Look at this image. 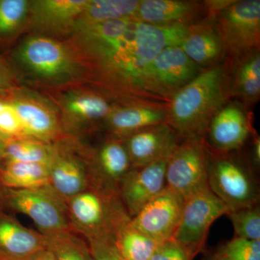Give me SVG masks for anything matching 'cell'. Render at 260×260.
<instances>
[{"label": "cell", "mask_w": 260, "mask_h": 260, "mask_svg": "<svg viewBox=\"0 0 260 260\" xmlns=\"http://www.w3.org/2000/svg\"><path fill=\"white\" fill-rule=\"evenodd\" d=\"M230 211L210 189L193 195L184 201L180 222L172 239L196 256L204 249L212 224Z\"/></svg>", "instance_id": "obj_9"}, {"label": "cell", "mask_w": 260, "mask_h": 260, "mask_svg": "<svg viewBox=\"0 0 260 260\" xmlns=\"http://www.w3.org/2000/svg\"><path fill=\"white\" fill-rule=\"evenodd\" d=\"M179 47L203 70L223 64L227 59L226 49L215 20L208 17L188 26Z\"/></svg>", "instance_id": "obj_17"}, {"label": "cell", "mask_w": 260, "mask_h": 260, "mask_svg": "<svg viewBox=\"0 0 260 260\" xmlns=\"http://www.w3.org/2000/svg\"><path fill=\"white\" fill-rule=\"evenodd\" d=\"M45 249L46 238L41 233L0 210V260H22Z\"/></svg>", "instance_id": "obj_21"}, {"label": "cell", "mask_w": 260, "mask_h": 260, "mask_svg": "<svg viewBox=\"0 0 260 260\" xmlns=\"http://www.w3.org/2000/svg\"><path fill=\"white\" fill-rule=\"evenodd\" d=\"M230 97L246 108L260 99V49L228 57L225 61Z\"/></svg>", "instance_id": "obj_20"}, {"label": "cell", "mask_w": 260, "mask_h": 260, "mask_svg": "<svg viewBox=\"0 0 260 260\" xmlns=\"http://www.w3.org/2000/svg\"><path fill=\"white\" fill-rule=\"evenodd\" d=\"M195 256L174 239L160 243L150 260H193Z\"/></svg>", "instance_id": "obj_33"}, {"label": "cell", "mask_w": 260, "mask_h": 260, "mask_svg": "<svg viewBox=\"0 0 260 260\" xmlns=\"http://www.w3.org/2000/svg\"><path fill=\"white\" fill-rule=\"evenodd\" d=\"M22 260H56V259L49 249H45Z\"/></svg>", "instance_id": "obj_37"}, {"label": "cell", "mask_w": 260, "mask_h": 260, "mask_svg": "<svg viewBox=\"0 0 260 260\" xmlns=\"http://www.w3.org/2000/svg\"><path fill=\"white\" fill-rule=\"evenodd\" d=\"M168 159L133 168L121 181L119 197L131 219L167 188Z\"/></svg>", "instance_id": "obj_12"}, {"label": "cell", "mask_w": 260, "mask_h": 260, "mask_svg": "<svg viewBox=\"0 0 260 260\" xmlns=\"http://www.w3.org/2000/svg\"><path fill=\"white\" fill-rule=\"evenodd\" d=\"M0 210L26 215L44 237L73 231L66 202L50 186L15 189L0 185Z\"/></svg>", "instance_id": "obj_4"}, {"label": "cell", "mask_w": 260, "mask_h": 260, "mask_svg": "<svg viewBox=\"0 0 260 260\" xmlns=\"http://www.w3.org/2000/svg\"><path fill=\"white\" fill-rule=\"evenodd\" d=\"M88 0H39L30 3L34 28L46 32L72 31Z\"/></svg>", "instance_id": "obj_22"}, {"label": "cell", "mask_w": 260, "mask_h": 260, "mask_svg": "<svg viewBox=\"0 0 260 260\" xmlns=\"http://www.w3.org/2000/svg\"><path fill=\"white\" fill-rule=\"evenodd\" d=\"M89 160L91 186L119 194L121 181L133 169L121 140L113 138L107 140Z\"/></svg>", "instance_id": "obj_18"}, {"label": "cell", "mask_w": 260, "mask_h": 260, "mask_svg": "<svg viewBox=\"0 0 260 260\" xmlns=\"http://www.w3.org/2000/svg\"><path fill=\"white\" fill-rule=\"evenodd\" d=\"M56 152V145L22 137L5 142L3 160L45 164L49 166Z\"/></svg>", "instance_id": "obj_26"}, {"label": "cell", "mask_w": 260, "mask_h": 260, "mask_svg": "<svg viewBox=\"0 0 260 260\" xmlns=\"http://www.w3.org/2000/svg\"><path fill=\"white\" fill-rule=\"evenodd\" d=\"M207 18L204 1L140 0L136 19L157 26L190 25Z\"/></svg>", "instance_id": "obj_19"}, {"label": "cell", "mask_w": 260, "mask_h": 260, "mask_svg": "<svg viewBox=\"0 0 260 260\" xmlns=\"http://www.w3.org/2000/svg\"><path fill=\"white\" fill-rule=\"evenodd\" d=\"M87 242L93 260H121L114 241L97 239Z\"/></svg>", "instance_id": "obj_34"}, {"label": "cell", "mask_w": 260, "mask_h": 260, "mask_svg": "<svg viewBox=\"0 0 260 260\" xmlns=\"http://www.w3.org/2000/svg\"><path fill=\"white\" fill-rule=\"evenodd\" d=\"M203 70L178 46L165 48L147 70V93L154 101L168 103Z\"/></svg>", "instance_id": "obj_8"}, {"label": "cell", "mask_w": 260, "mask_h": 260, "mask_svg": "<svg viewBox=\"0 0 260 260\" xmlns=\"http://www.w3.org/2000/svg\"><path fill=\"white\" fill-rule=\"evenodd\" d=\"M0 185L15 189H31L49 186V168L45 164L3 160Z\"/></svg>", "instance_id": "obj_24"}, {"label": "cell", "mask_w": 260, "mask_h": 260, "mask_svg": "<svg viewBox=\"0 0 260 260\" xmlns=\"http://www.w3.org/2000/svg\"><path fill=\"white\" fill-rule=\"evenodd\" d=\"M116 104L107 94L84 90L66 94L61 107L70 122L77 125L104 123Z\"/></svg>", "instance_id": "obj_23"}, {"label": "cell", "mask_w": 260, "mask_h": 260, "mask_svg": "<svg viewBox=\"0 0 260 260\" xmlns=\"http://www.w3.org/2000/svg\"><path fill=\"white\" fill-rule=\"evenodd\" d=\"M72 230L87 241L115 242L131 218L118 193L91 187L66 201Z\"/></svg>", "instance_id": "obj_2"}, {"label": "cell", "mask_w": 260, "mask_h": 260, "mask_svg": "<svg viewBox=\"0 0 260 260\" xmlns=\"http://www.w3.org/2000/svg\"><path fill=\"white\" fill-rule=\"evenodd\" d=\"M251 161L256 168L260 165V139L259 136H254L252 145H251Z\"/></svg>", "instance_id": "obj_36"}, {"label": "cell", "mask_w": 260, "mask_h": 260, "mask_svg": "<svg viewBox=\"0 0 260 260\" xmlns=\"http://www.w3.org/2000/svg\"><path fill=\"white\" fill-rule=\"evenodd\" d=\"M168 103L126 99L117 103L104 121L114 138H122L150 126L167 123Z\"/></svg>", "instance_id": "obj_13"}, {"label": "cell", "mask_w": 260, "mask_h": 260, "mask_svg": "<svg viewBox=\"0 0 260 260\" xmlns=\"http://www.w3.org/2000/svg\"><path fill=\"white\" fill-rule=\"evenodd\" d=\"M139 3L140 0H88L73 29L109 20L136 18Z\"/></svg>", "instance_id": "obj_25"}, {"label": "cell", "mask_w": 260, "mask_h": 260, "mask_svg": "<svg viewBox=\"0 0 260 260\" xmlns=\"http://www.w3.org/2000/svg\"><path fill=\"white\" fill-rule=\"evenodd\" d=\"M244 104L228 102L210 120L205 141L214 153H231L245 145L252 134L251 118Z\"/></svg>", "instance_id": "obj_10"}, {"label": "cell", "mask_w": 260, "mask_h": 260, "mask_svg": "<svg viewBox=\"0 0 260 260\" xmlns=\"http://www.w3.org/2000/svg\"><path fill=\"white\" fill-rule=\"evenodd\" d=\"M208 179L210 190L231 211L255 206L259 203V187L252 171L231 153L209 150Z\"/></svg>", "instance_id": "obj_5"}, {"label": "cell", "mask_w": 260, "mask_h": 260, "mask_svg": "<svg viewBox=\"0 0 260 260\" xmlns=\"http://www.w3.org/2000/svg\"><path fill=\"white\" fill-rule=\"evenodd\" d=\"M133 168L168 159L181 140L168 123L150 126L119 138Z\"/></svg>", "instance_id": "obj_15"}, {"label": "cell", "mask_w": 260, "mask_h": 260, "mask_svg": "<svg viewBox=\"0 0 260 260\" xmlns=\"http://www.w3.org/2000/svg\"><path fill=\"white\" fill-rule=\"evenodd\" d=\"M5 142L0 138V162L3 159V148H4Z\"/></svg>", "instance_id": "obj_38"}, {"label": "cell", "mask_w": 260, "mask_h": 260, "mask_svg": "<svg viewBox=\"0 0 260 260\" xmlns=\"http://www.w3.org/2000/svg\"><path fill=\"white\" fill-rule=\"evenodd\" d=\"M30 6L26 0H0V40L9 39L18 31Z\"/></svg>", "instance_id": "obj_29"}, {"label": "cell", "mask_w": 260, "mask_h": 260, "mask_svg": "<svg viewBox=\"0 0 260 260\" xmlns=\"http://www.w3.org/2000/svg\"><path fill=\"white\" fill-rule=\"evenodd\" d=\"M234 237L251 241H260V208L259 205L250 208L232 210L227 214Z\"/></svg>", "instance_id": "obj_31"}, {"label": "cell", "mask_w": 260, "mask_h": 260, "mask_svg": "<svg viewBox=\"0 0 260 260\" xmlns=\"http://www.w3.org/2000/svg\"><path fill=\"white\" fill-rule=\"evenodd\" d=\"M4 95L14 108L25 137L49 143L60 137L57 116L47 102L37 95L16 90Z\"/></svg>", "instance_id": "obj_14"}, {"label": "cell", "mask_w": 260, "mask_h": 260, "mask_svg": "<svg viewBox=\"0 0 260 260\" xmlns=\"http://www.w3.org/2000/svg\"><path fill=\"white\" fill-rule=\"evenodd\" d=\"M214 20L227 58L260 49L259 0H233Z\"/></svg>", "instance_id": "obj_7"}, {"label": "cell", "mask_w": 260, "mask_h": 260, "mask_svg": "<svg viewBox=\"0 0 260 260\" xmlns=\"http://www.w3.org/2000/svg\"><path fill=\"white\" fill-rule=\"evenodd\" d=\"M230 98L225 62L203 70L168 102L167 123L181 140L205 138L212 118Z\"/></svg>", "instance_id": "obj_1"}, {"label": "cell", "mask_w": 260, "mask_h": 260, "mask_svg": "<svg viewBox=\"0 0 260 260\" xmlns=\"http://www.w3.org/2000/svg\"><path fill=\"white\" fill-rule=\"evenodd\" d=\"M204 260H260V241L234 237Z\"/></svg>", "instance_id": "obj_30"}, {"label": "cell", "mask_w": 260, "mask_h": 260, "mask_svg": "<svg viewBox=\"0 0 260 260\" xmlns=\"http://www.w3.org/2000/svg\"><path fill=\"white\" fill-rule=\"evenodd\" d=\"M13 57L29 74L47 83H66L79 78L82 73L79 61L69 48L43 34L25 38Z\"/></svg>", "instance_id": "obj_3"}, {"label": "cell", "mask_w": 260, "mask_h": 260, "mask_svg": "<svg viewBox=\"0 0 260 260\" xmlns=\"http://www.w3.org/2000/svg\"><path fill=\"white\" fill-rule=\"evenodd\" d=\"M130 221L121 229L116 238L115 244L121 259L150 260L160 243L135 229Z\"/></svg>", "instance_id": "obj_27"}, {"label": "cell", "mask_w": 260, "mask_h": 260, "mask_svg": "<svg viewBox=\"0 0 260 260\" xmlns=\"http://www.w3.org/2000/svg\"><path fill=\"white\" fill-rule=\"evenodd\" d=\"M16 90V80L9 65L0 55V95H7Z\"/></svg>", "instance_id": "obj_35"}, {"label": "cell", "mask_w": 260, "mask_h": 260, "mask_svg": "<svg viewBox=\"0 0 260 260\" xmlns=\"http://www.w3.org/2000/svg\"><path fill=\"white\" fill-rule=\"evenodd\" d=\"M184 198L166 188L131 219L130 223L157 242L174 237L182 213Z\"/></svg>", "instance_id": "obj_11"}, {"label": "cell", "mask_w": 260, "mask_h": 260, "mask_svg": "<svg viewBox=\"0 0 260 260\" xmlns=\"http://www.w3.org/2000/svg\"><path fill=\"white\" fill-rule=\"evenodd\" d=\"M45 238L47 249L56 260H93L88 244L73 231Z\"/></svg>", "instance_id": "obj_28"}, {"label": "cell", "mask_w": 260, "mask_h": 260, "mask_svg": "<svg viewBox=\"0 0 260 260\" xmlns=\"http://www.w3.org/2000/svg\"><path fill=\"white\" fill-rule=\"evenodd\" d=\"M25 137L14 108L5 95H0V138L3 141Z\"/></svg>", "instance_id": "obj_32"}, {"label": "cell", "mask_w": 260, "mask_h": 260, "mask_svg": "<svg viewBox=\"0 0 260 260\" xmlns=\"http://www.w3.org/2000/svg\"><path fill=\"white\" fill-rule=\"evenodd\" d=\"M49 168V186L65 202L91 187L90 160L59 145Z\"/></svg>", "instance_id": "obj_16"}, {"label": "cell", "mask_w": 260, "mask_h": 260, "mask_svg": "<svg viewBox=\"0 0 260 260\" xmlns=\"http://www.w3.org/2000/svg\"><path fill=\"white\" fill-rule=\"evenodd\" d=\"M209 150L204 138L181 140L168 159L167 188L184 200L209 189Z\"/></svg>", "instance_id": "obj_6"}]
</instances>
